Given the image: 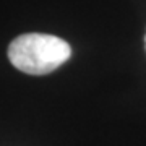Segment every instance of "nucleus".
<instances>
[{
  "instance_id": "nucleus-2",
  "label": "nucleus",
  "mask_w": 146,
  "mask_h": 146,
  "mask_svg": "<svg viewBox=\"0 0 146 146\" xmlns=\"http://www.w3.org/2000/svg\"><path fill=\"white\" fill-rule=\"evenodd\" d=\"M145 42H146V37H145Z\"/></svg>"
},
{
  "instance_id": "nucleus-1",
  "label": "nucleus",
  "mask_w": 146,
  "mask_h": 146,
  "mask_svg": "<svg viewBox=\"0 0 146 146\" xmlns=\"http://www.w3.org/2000/svg\"><path fill=\"white\" fill-rule=\"evenodd\" d=\"M70 55L72 47L68 42L52 34H21L8 46L11 65L28 75H47L63 65Z\"/></svg>"
}]
</instances>
